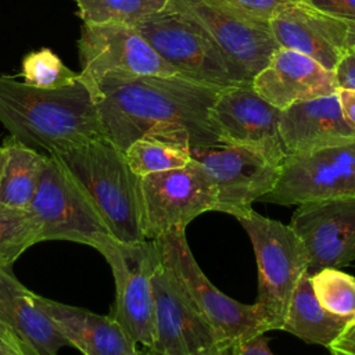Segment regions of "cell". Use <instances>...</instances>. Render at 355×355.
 <instances>
[{
  "mask_svg": "<svg viewBox=\"0 0 355 355\" xmlns=\"http://www.w3.org/2000/svg\"><path fill=\"white\" fill-rule=\"evenodd\" d=\"M103 137L125 153L158 137L194 147L220 144L211 108L223 89L182 76L110 72L93 82Z\"/></svg>",
  "mask_w": 355,
  "mask_h": 355,
  "instance_id": "6da1fadb",
  "label": "cell"
},
{
  "mask_svg": "<svg viewBox=\"0 0 355 355\" xmlns=\"http://www.w3.org/2000/svg\"><path fill=\"white\" fill-rule=\"evenodd\" d=\"M0 122L12 137L49 155L103 137L94 86L80 73L58 89L35 87L0 75Z\"/></svg>",
  "mask_w": 355,
  "mask_h": 355,
  "instance_id": "7a4b0ae2",
  "label": "cell"
},
{
  "mask_svg": "<svg viewBox=\"0 0 355 355\" xmlns=\"http://www.w3.org/2000/svg\"><path fill=\"white\" fill-rule=\"evenodd\" d=\"M101 216L110 234L123 243L143 241L140 176L125 153L105 137L55 155Z\"/></svg>",
  "mask_w": 355,
  "mask_h": 355,
  "instance_id": "3957f363",
  "label": "cell"
},
{
  "mask_svg": "<svg viewBox=\"0 0 355 355\" xmlns=\"http://www.w3.org/2000/svg\"><path fill=\"white\" fill-rule=\"evenodd\" d=\"M164 268L178 288L208 323L218 343H236L269 331L259 308L219 291L204 275L186 240V229H172L155 239Z\"/></svg>",
  "mask_w": 355,
  "mask_h": 355,
  "instance_id": "277c9868",
  "label": "cell"
},
{
  "mask_svg": "<svg viewBox=\"0 0 355 355\" xmlns=\"http://www.w3.org/2000/svg\"><path fill=\"white\" fill-rule=\"evenodd\" d=\"M135 28L180 76L218 89L251 86L245 73L183 12L166 6L137 22Z\"/></svg>",
  "mask_w": 355,
  "mask_h": 355,
  "instance_id": "5b68a950",
  "label": "cell"
},
{
  "mask_svg": "<svg viewBox=\"0 0 355 355\" xmlns=\"http://www.w3.org/2000/svg\"><path fill=\"white\" fill-rule=\"evenodd\" d=\"M247 232L257 258L258 298L255 305L269 330H280L295 286L308 273L306 251L290 227L252 208L234 216Z\"/></svg>",
  "mask_w": 355,
  "mask_h": 355,
  "instance_id": "8992f818",
  "label": "cell"
},
{
  "mask_svg": "<svg viewBox=\"0 0 355 355\" xmlns=\"http://www.w3.org/2000/svg\"><path fill=\"white\" fill-rule=\"evenodd\" d=\"M108 262L115 282L111 316L144 348L154 345L153 275L161 262L155 240L123 243L105 236L94 247Z\"/></svg>",
  "mask_w": 355,
  "mask_h": 355,
  "instance_id": "52a82bcc",
  "label": "cell"
},
{
  "mask_svg": "<svg viewBox=\"0 0 355 355\" xmlns=\"http://www.w3.org/2000/svg\"><path fill=\"white\" fill-rule=\"evenodd\" d=\"M28 209L40 225V241L67 240L90 247L111 236L90 200L55 155L47 154L37 191Z\"/></svg>",
  "mask_w": 355,
  "mask_h": 355,
  "instance_id": "ba28073f",
  "label": "cell"
},
{
  "mask_svg": "<svg viewBox=\"0 0 355 355\" xmlns=\"http://www.w3.org/2000/svg\"><path fill=\"white\" fill-rule=\"evenodd\" d=\"M140 201L146 240L186 229L198 215L216 211L212 184L193 158L186 166L140 176Z\"/></svg>",
  "mask_w": 355,
  "mask_h": 355,
  "instance_id": "9c48e42d",
  "label": "cell"
},
{
  "mask_svg": "<svg viewBox=\"0 0 355 355\" xmlns=\"http://www.w3.org/2000/svg\"><path fill=\"white\" fill-rule=\"evenodd\" d=\"M212 184L216 211L237 216L273 190L280 165L251 147L220 143L190 148Z\"/></svg>",
  "mask_w": 355,
  "mask_h": 355,
  "instance_id": "30bf717a",
  "label": "cell"
},
{
  "mask_svg": "<svg viewBox=\"0 0 355 355\" xmlns=\"http://www.w3.org/2000/svg\"><path fill=\"white\" fill-rule=\"evenodd\" d=\"M168 6L197 22L251 82L279 49L269 21L244 14L219 0H169Z\"/></svg>",
  "mask_w": 355,
  "mask_h": 355,
  "instance_id": "8fae6325",
  "label": "cell"
},
{
  "mask_svg": "<svg viewBox=\"0 0 355 355\" xmlns=\"http://www.w3.org/2000/svg\"><path fill=\"white\" fill-rule=\"evenodd\" d=\"M355 196V141L286 157L272 191L259 201L298 205Z\"/></svg>",
  "mask_w": 355,
  "mask_h": 355,
  "instance_id": "7c38bea8",
  "label": "cell"
},
{
  "mask_svg": "<svg viewBox=\"0 0 355 355\" xmlns=\"http://www.w3.org/2000/svg\"><path fill=\"white\" fill-rule=\"evenodd\" d=\"M78 55L82 67L79 73L92 83L110 72L180 76L139 31L129 25L83 24Z\"/></svg>",
  "mask_w": 355,
  "mask_h": 355,
  "instance_id": "4fadbf2b",
  "label": "cell"
},
{
  "mask_svg": "<svg viewBox=\"0 0 355 355\" xmlns=\"http://www.w3.org/2000/svg\"><path fill=\"white\" fill-rule=\"evenodd\" d=\"M290 227L308 257V275L355 262V196L298 204Z\"/></svg>",
  "mask_w": 355,
  "mask_h": 355,
  "instance_id": "5bb4252c",
  "label": "cell"
},
{
  "mask_svg": "<svg viewBox=\"0 0 355 355\" xmlns=\"http://www.w3.org/2000/svg\"><path fill=\"white\" fill-rule=\"evenodd\" d=\"M279 47L300 51L329 71L355 50V22L323 12L302 0L282 4L269 19Z\"/></svg>",
  "mask_w": 355,
  "mask_h": 355,
  "instance_id": "9a60e30c",
  "label": "cell"
},
{
  "mask_svg": "<svg viewBox=\"0 0 355 355\" xmlns=\"http://www.w3.org/2000/svg\"><path fill=\"white\" fill-rule=\"evenodd\" d=\"M280 112L252 86H237L220 90L211 119L223 143L251 147L282 165L286 153L279 133Z\"/></svg>",
  "mask_w": 355,
  "mask_h": 355,
  "instance_id": "2e32d148",
  "label": "cell"
},
{
  "mask_svg": "<svg viewBox=\"0 0 355 355\" xmlns=\"http://www.w3.org/2000/svg\"><path fill=\"white\" fill-rule=\"evenodd\" d=\"M154 345L164 354H193L220 344L175 284L162 262L153 275Z\"/></svg>",
  "mask_w": 355,
  "mask_h": 355,
  "instance_id": "e0dca14e",
  "label": "cell"
},
{
  "mask_svg": "<svg viewBox=\"0 0 355 355\" xmlns=\"http://www.w3.org/2000/svg\"><path fill=\"white\" fill-rule=\"evenodd\" d=\"M251 86L280 111L295 103L337 92L333 71L300 51L283 47H279L268 65L254 76Z\"/></svg>",
  "mask_w": 355,
  "mask_h": 355,
  "instance_id": "ac0fdd59",
  "label": "cell"
},
{
  "mask_svg": "<svg viewBox=\"0 0 355 355\" xmlns=\"http://www.w3.org/2000/svg\"><path fill=\"white\" fill-rule=\"evenodd\" d=\"M279 133L286 157L355 141V129L343 115L337 92L284 108Z\"/></svg>",
  "mask_w": 355,
  "mask_h": 355,
  "instance_id": "d6986e66",
  "label": "cell"
},
{
  "mask_svg": "<svg viewBox=\"0 0 355 355\" xmlns=\"http://www.w3.org/2000/svg\"><path fill=\"white\" fill-rule=\"evenodd\" d=\"M0 322L24 344L29 355H58L62 347H71L39 304L37 294L28 290L11 268H0Z\"/></svg>",
  "mask_w": 355,
  "mask_h": 355,
  "instance_id": "ffe728a7",
  "label": "cell"
},
{
  "mask_svg": "<svg viewBox=\"0 0 355 355\" xmlns=\"http://www.w3.org/2000/svg\"><path fill=\"white\" fill-rule=\"evenodd\" d=\"M60 331L83 355H137V343L111 316L37 295Z\"/></svg>",
  "mask_w": 355,
  "mask_h": 355,
  "instance_id": "44dd1931",
  "label": "cell"
},
{
  "mask_svg": "<svg viewBox=\"0 0 355 355\" xmlns=\"http://www.w3.org/2000/svg\"><path fill=\"white\" fill-rule=\"evenodd\" d=\"M47 155L10 136L0 146V204L28 208L46 166Z\"/></svg>",
  "mask_w": 355,
  "mask_h": 355,
  "instance_id": "7402d4cb",
  "label": "cell"
},
{
  "mask_svg": "<svg viewBox=\"0 0 355 355\" xmlns=\"http://www.w3.org/2000/svg\"><path fill=\"white\" fill-rule=\"evenodd\" d=\"M349 319L326 311L318 301L308 273L298 280L280 330L309 344L329 347L344 330Z\"/></svg>",
  "mask_w": 355,
  "mask_h": 355,
  "instance_id": "603a6c76",
  "label": "cell"
},
{
  "mask_svg": "<svg viewBox=\"0 0 355 355\" xmlns=\"http://www.w3.org/2000/svg\"><path fill=\"white\" fill-rule=\"evenodd\" d=\"M126 161L137 176L186 166L191 161L190 147L178 141L143 137L125 150Z\"/></svg>",
  "mask_w": 355,
  "mask_h": 355,
  "instance_id": "cb8c5ba5",
  "label": "cell"
},
{
  "mask_svg": "<svg viewBox=\"0 0 355 355\" xmlns=\"http://www.w3.org/2000/svg\"><path fill=\"white\" fill-rule=\"evenodd\" d=\"M36 243H40V225L32 212L0 204V268H11Z\"/></svg>",
  "mask_w": 355,
  "mask_h": 355,
  "instance_id": "d4e9b609",
  "label": "cell"
},
{
  "mask_svg": "<svg viewBox=\"0 0 355 355\" xmlns=\"http://www.w3.org/2000/svg\"><path fill=\"white\" fill-rule=\"evenodd\" d=\"M83 24H122L135 26L162 11L169 0H73Z\"/></svg>",
  "mask_w": 355,
  "mask_h": 355,
  "instance_id": "484cf974",
  "label": "cell"
},
{
  "mask_svg": "<svg viewBox=\"0 0 355 355\" xmlns=\"http://www.w3.org/2000/svg\"><path fill=\"white\" fill-rule=\"evenodd\" d=\"M319 304L333 315L355 319V276L337 268H324L309 275Z\"/></svg>",
  "mask_w": 355,
  "mask_h": 355,
  "instance_id": "4316f807",
  "label": "cell"
},
{
  "mask_svg": "<svg viewBox=\"0 0 355 355\" xmlns=\"http://www.w3.org/2000/svg\"><path fill=\"white\" fill-rule=\"evenodd\" d=\"M24 82L42 89H58L73 83L79 73L62 64L50 49L29 53L22 61Z\"/></svg>",
  "mask_w": 355,
  "mask_h": 355,
  "instance_id": "83f0119b",
  "label": "cell"
},
{
  "mask_svg": "<svg viewBox=\"0 0 355 355\" xmlns=\"http://www.w3.org/2000/svg\"><path fill=\"white\" fill-rule=\"evenodd\" d=\"M219 1L244 14H248L251 17L269 21L282 4L287 1H295V0H219Z\"/></svg>",
  "mask_w": 355,
  "mask_h": 355,
  "instance_id": "f1b7e54d",
  "label": "cell"
},
{
  "mask_svg": "<svg viewBox=\"0 0 355 355\" xmlns=\"http://www.w3.org/2000/svg\"><path fill=\"white\" fill-rule=\"evenodd\" d=\"M306 4L338 17L345 21L355 22V0H302Z\"/></svg>",
  "mask_w": 355,
  "mask_h": 355,
  "instance_id": "f546056e",
  "label": "cell"
},
{
  "mask_svg": "<svg viewBox=\"0 0 355 355\" xmlns=\"http://www.w3.org/2000/svg\"><path fill=\"white\" fill-rule=\"evenodd\" d=\"M333 73L337 90L355 92V50L348 53L338 61Z\"/></svg>",
  "mask_w": 355,
  "mask_h": 355,
  "instance_id": "4dcf8cb0",
  "label": "cell"
},
{
  "mask_svg": "<svg viewBox=\"0 0 355 355\" xmlns=\"http://www.w3.org/2000/svg\"><path fill=\"white\" fill-rule=\"evenodd\" d=\"M233 355H275L263 334L243 338L233 344Z\"/></svg>",
  "mask_w": 355,
  "mask_h": 355,
  "instance_id": "1f68e13d",
  "label": "cell"
},
{
  "mask_svg": "<svg viewBox=\"0 0 355 355\" xmlns=\"http://www.w3.org/2000/svg\"><path fill=\"white\" fill-rule=\"evenodd\" d=\"M327 349L331 355H355V319L348 322Z\"/></svg>",
  "mask_w": 355,
  "mask_h": 355,
  "instance_id": "d6a6232c",
  "label": "cell"
},
{
  "mask_svg": "<svg viewBox=\"0 0 355 355\" xmlns=\"http://www.w3.org/2000/svg\"><path fill=\"white\" fill-rule=\"evenodd\" d=\"M340 107L348 125L355 129V92L354 90H337Z\"/></svg>",
  "mask_w": 355,
  "mask_h": 355,
  "instance_id": "836d02e7",
  "label": "cell"
},
{
  "mask_svg": "<svg viewBox=\"0 0 355 355\" xmlns=\"http://www.w3.org/2000/svg\"><path fill=\"white\" fill-rule=\"evenodd\" d=\"M233 344L234 343H220V344H215L211 348L197 351L193 354H164L151 348H144L143 352L144 355H233Z\"/></svg>",
  "mask_w": 355,
  "mask_h": 355,
  "instance_id": "e575fe53",
  "label": "cell"
},
{
  "mask_svg": "<svg viewBox=\"0 0 355 355\" xmlns=\"http://www.w3.org/2000/svg\"><path fill=\"white\" fill-rule=\"evenodd\" d=\"M0 345L11 348L22 355H29L24 344L14 336V333L0 322Z\"/></svg>",
  "mask_w": 355,
  "mask_h": 355,
  "instance_id": "d590c367",
  "label": "cell"
},
{
  "mask_svg": "<svg viewBox=\"0 0 355 355\" xmlns=\"http://www.w3.org/2000/svg\"><path fill=\"white\" fill-rule=\"evenodd\" d=\"M0 355H22V354H19V352H17V351H14L11 348L0 345Z\"/></svg>",
  "mask_w": 355,
  "mask_h": 355,
  "instance_id": "8d00e7d4",
  "label": "cell"
},
{
  "mask_svg": "<svg viewBox=\"0 0 355 355\" xmlns=\"http://www.w3.org/2000/svg\"><path fill=\"white\" fill-rule=\"evenodd\" d=\"M137 355H144V352H143V351H140Z\"/></svg>",
  "mask_w": 355,
  "mask_h": 355,
  "instance_id": "74e56055",
  "label": "cell"
}]
</instances>
